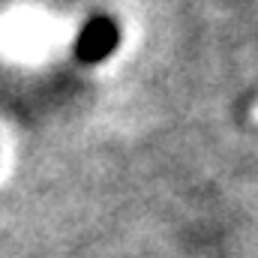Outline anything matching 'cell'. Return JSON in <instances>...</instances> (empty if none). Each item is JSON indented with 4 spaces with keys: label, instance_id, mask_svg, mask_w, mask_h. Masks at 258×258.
<instances>
[{
    "label": "cell",
    "instance_id": "obj_1",
    "mask_svg": "<svg viewBox=\"0 0 258 258\" xmlns=\"http://www.w3.org/2000/svg\"><path fill=\"white\" fill-rule=\"evenodd\" d=\"M117 42H120L117 24H114L108 15H96L93 21L84 24L81 36H78V57H81L84 63H99V60H105L108 54H114Z\"/></svg>",
    "mask_w": 258,
    "mask_h": 258
}]
</instances>
